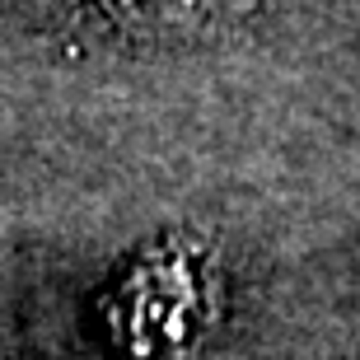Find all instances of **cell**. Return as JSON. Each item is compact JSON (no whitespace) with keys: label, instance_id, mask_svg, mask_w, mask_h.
Listing matches in <instances>:
<instances>
[{"label":"cell","instance_id":"obj_1","mask_svg":"<svg viewBox=\"0 0 360 360\" xmlns=\"http://www.w3.org/2000/svg\"><path fill=\"white\" fill-rule=\"evenodd\" d=\"M52 10L98 38L183 47L243 33L257 14H267V0H52Z\"/></svg>","mask_w":360,"mask_h":360}]
</instances>
